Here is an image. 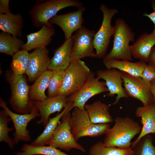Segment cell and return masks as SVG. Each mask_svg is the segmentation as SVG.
<instances>
[{
	"instance_id": "6da1fadb",
	"label": "cell",
	"mask_w": 155,
	"mask_h": 155,
	"mask_svg": "<svg viewBox=\"0 0 155 155\" xmlns=\"http://www.w3.org/2000/svg\"><path fill=\"white\" fill-rule=\"evenodd\" d=\"M113 127L106 131L103 141L106 147H115L121 149L131 148V140L140 133L139 123L128 117H118L114 120Z\"/></svg>"
},
{
	"instance_id": "7a4b0ae2",
	"label": "cell",
	"mask_w": 155,
	"mask_h": 155,
	"mask_svg": "<svg viewBox=\"0 0 155 155\" xmlns=\"http://www.w3.org/2000/svg\"><path fill=\"white\" fill-rule=\"evenodd\" d=\"M113 47L103 61L111 59L132 60L129 43L135 40V34L126 22L119 18L115 21Z\"/></svg>"
},
{
	"instance_id": "3957f363",
	"label": "cell",
	"mask_w": 155,
	"mask_h": 155,
	"mask_svg": "<svg viewBox=\"0 0 155 155\" xmlns=\"http://www.w3.org/2000/svg\"><path fill=\"white\" fill-rule=\"evenodd\" d=\"M11 91L9 103L16 113L20 114L30 113L34 106L33 101L29 93L30 86L23 75L8 72L6 75Z\"/></svg>"
},
{
	"instance_id": "277c9868",
	"label": "cell",
	"mask_w": 155,
	"mask_h": 155,
	"mask_svg": "<svg viewBox=\"0 0 155 155\" xmlns=\"http://www.w3.org/2000/svg\"><path fill=\"white\" fill-rule=\"evenodd\" d=\"M109 124L92 123L86 110L76 107L73 108L69 121L71 131L77 141L84 137H94L105 134L110 128Z\"/></svg>"
},
{
	"instance_id": "5b68a950",
	"label": "cell",
	"mask_w": 155,
	"mask_h": 155,
	"mask_svg": "<svg viewBox=\"0 0 155 155\" xmlns=\"http://www.w3.org/2000/svg\"><path fill=\"white\" fill-rule=\"evenodd\" d=\"M65 72L62 86L58 95L67 97L79 90L94 74L81 60L71 63Z\"/></svg>"
},
{
	"instance_id": "8992f818",
	"label": "cell",
	"mask_w": 155,
	"mask_h": 155,
	"mask_svg": "<svg viewBox=\"0 0 155 155\" xmlns=\"http://www.w3.org/2000/svg\"><path fill=\"white\" fill-rule=\"evenodd\" d=\"M83 3L76 0H50L38 3L29 11L35 26L41 27L49 23V20L60 10L69 7L78 8L82 7Z\"/></svg>"
},
{
	"instance_id": "52a82bcc",
	"label": "cell",
	"mask_w": 155,
	"mask_h": 155,
	"mask_svg": "<svg viewBox=\"0 0 155 155\" xmlns=\"http://www.w3.org/2000/svg\"><path fill=\"white\" fill-rule=\"evenodd\" d=\"M100 9L103 19L100 28L94 35L93 42L95 58L103 59L115 31V26L111 24L112 19L119 11L116 8H109L104 4L100 6Z\"/></svg>"
},
{
	"instance_id": "ba28073f",
	"label": "cell",
	"mask_w": 155,
	"mask_h": 155,
	"mask_svg": "<svg viewBox=\"0 0 155 155\" xmlns=\"http://www.w3.org/2000/svg\"><path fill=\"white\" fill-rule=\"evenodd\" d=\"M69 108L66 111L59 122L51 139L46 145L69 151L72 149L85 153L84 147L75 139L70 130L69 121L71 114Z\"/></svg>"
},
{
	"instance_id": "9c48e42d",
	"label": "cell",
	"mask_w": 155,
	"mask_h": 155,
	"mask_svg": "<svg viewBox=\"0 0 155 155\" xmlns=\"http://www.w3.org/2000/svg\"><path fill=\"white\" fill-rule=\"evenodd\" d=\"M0 106L13 123L15 129L13 140L15 144L18 143L20 141H30L31 138L30 132L27 129L28 125L31 120L40 117L39 113L34 106L30 113L26 114H20L12 112L1 98L0 99Z\"/></svg>"
},
{
	"instance_id": "30bf717a",
	"label": "cell",
	"mask_w": 155,
	"mask_h": 155,
	"mask_svg": "<svg viewBox=\"0 0 155 155\" xmlns=\"http://www.w3.org/2000/svg\"><path fill=\"white\" fill-rule=\"evenodd\" d=\"M95 31L82 26L72 35L71 62L86 57L95 58L93 40Z\"/></svg>"
},
{
	"instance_id": "8fae6325",
	"label": "cell",
	"mask_w": 155,
	"mask_h": 155,
	"mask_svg": "<svg viewBox=\"0 0 155 155\" xmlns=\"http://www.w3.org/2000/svg\"><path fill=\"white\" fill-rule=\"evenodd\" d=\"M121 72L124 88L128 97L139 100L144 106L154 102L150 90V85L146 83L140 77Z\"/></svg>"
},
{
	"instance_id": "7c38bea8",
	"label": "cell",
	"mask_w": 155,
	"mask_h": 155,
	"mask_svg": "<svg viewBox=\"0 0 155 155\" xmlns=\"http://www.w3.org/2000/svg\"><path fill=\"white\" fill-rule=\"evenodd\" d=\"M94 73L89 80L77 92L67 97V102L72 103V108L84 109L86 102L92 97L108 92L105 82L100 81Z\"/></svg>"
},
{
	"instance_id": "4fadbf2b",
	"label": "cell",
	"mask_w": 155,
	"mask_h": 155,
	"mask_svg": "<svg viewBox=\"0 0 155 155\" xmlns=\"http://www.w3.org/2000/svg\"><path fill=\"white\" fill-rule=\"evenodd\" d=\"M85 10V8L82 6L74 11L57 14L49 20V22L59 26L63 32L65 39H67L82 26L84 22L83 14Z\"/></svg>"
},
{
	"instance_id": "5bb4252c",
	"label": "cell",
	"mask_w": 155,
	"mask_h": 155,
	"mask_svg": "<svg viewBox=\"0 0 155 155\" xmlns=\"http://www.w3.org/2000/svg\"><path fill=\"white\" fill-rule=\"evenodd\" d=\"M96 74L100 79L105 81L109 92L106 96L112 97L117 95L115 100L112 105L117 104L121 98H128L122 86L123 81L121 71L115 69H107L97 70Z\"/></svg>"
},
{
	"instance_id": "9a60e30c",
	"label": "cell",
	"mask_w": 155,
	"mask_h": 155,
	"mask_svg": "<svg viewBox=\"0 0 155 155\" xmlns=\"http://www.w3.org/2000/svg\"><path fill=\"white\" fill-rule=\"evenodd\" d=\"M46 48L36 49L29 53V60L25 74L32 82L48 70L50 59Z\"/></svg>"
},
{
	"instance_id": "2e32d148",
	"label": "cell",
	"mask_w": 155,
	"mask_h": 155,
	"mask_svg": "<svg viewBox=\"0 0 155 155\" xmlns=\"http://www.w3.org/2000/svg\"><path fill=\"white\" fill-rule=\"evenodd\" d=\"M67 102V97L61 95L48 97L41 101H33L34 105L38 110L40 117V120L37 123L45 127L50 115L57 112L59 113L64 108Z\"/></svg>"
},
{
	"instance_id": "e0dca14e",
	"label": "cell",
	"mask_w": 155,
	"mask_h": 155,
	"mask_svg": "<svg viewBox=\"0 0 155 155\" xmlns=\"http://www.w3.org/2000/svg\"><path fill=\"white\" fill-rule=\"evenodd\" d=\"M135 115L141 118L142 125L141 131L136 139L131 143L133 149L140 139L150 133L155 134V103L137 107L135 111Z\"/></svg>"
},
{
	"instance_id": "ac0fdd59",
	"label": "cell",
	"mask_w": 155,
	"mask_h": 155,
	"mask_svg": "<svg viewBox=\"0 0 155 155\" xmlns=\"http://www.w3.org/2000/svg\"><path fill=\"white\" fill-rule=\"evenodd\" d=\"M55 33L52 24L49 22L38 31L27 35V42L21 49L28 51L33 49L46 48L52 41Z\"/></svg>"
},
{
	"instance_id": "d6986e66",
	"label": "cell",
	"mask_w": 155,
	"mask_h": 155,
	"mask_svg": "<svg viewBox=\"0 0 155 155\" xmlns=\"http://www.w3.org/2000/svg\"><path fill=\"white\" fill-rule=\"evenodd\" d=\"M155 44V34L153 31L149 34L144 33L142 34L130 46L132 57L148 63L152 49Z\"/></svg>"
},
{
	"instance_id": "ffe728a7",
	"label": "cell",
	"mask_w": 155,
	"mask_h": 155,
	"mask_svg": "<svg viewBox=\"0 0 155 155\" xmlns=\"http://www.w3.org/2000/svg\"><path fill=\"white\" fill-rule=\"evenodd\" d=\"M73 43L72 36L65 39L55 51L50 59L48 69L52 71L65 70L71 63V56Z\"/></svg>"
},
{
	"instance_id": "44dd1931",
	"label": "cell",
	"mask_w": 155,
	"mask_h": 155,
	"mask_svg": "<svg viewBox=\"0 0 155 155\" xmlns=\"http://www.w3.org/2000/svg\"><path fill=\"white\" fill-rule=\"evenodd\" d=\"M85 109L91 121L93 123H109L113 121L109 112V106L100 101L86 104Z\"/></svg>"
},
{
	"instance_id": "7402d4cb",
	"label": "cell",
	"mask_w": 155,
	"mask_h": 155,
	"mask_svg": "<svg viewBox=\"0 0 155 155\" xmlns=\"http://www.w3.org/2000/svg\"><path fill=\"white\" fill-rule=\"evenodd\" d=\"M23 27V20L20 14L0 13V29L2 32L21 37Z\"/></svg>"
},
{
	"instance_id": "603a6c76",
	"label": "cell",
	"mask_w": 155,
	"mask_h": 155,
	"mask_svg": "<svg viewBox=\"0 0 155 155\" xmlns=\"http://www.w3.org/2000/svg\"><path fill=\"white\" fill-rule=\"evenodd\" d=\"M103 62L107 69H115L130 75L140 77L147 64L140 61L132 62L128 61L111 59Z\"/></svg>"
},
{
	"instance_id": "cb8c5ba5",
	"label": "cell",
	"mask_w": 155,
	"mask_h": 155,
	"mask_svg": "<svg viewBox=\"0 0 155 155\" xmlns=\"http://www.w3.org/2000/svg\"><path fill=\"white\" fill-rule=\"evenodd\" d=\"M72 106V104L67 102L63 110L55 116L49 119L42 133L33 141L31 144L35 146L46 145L51 139L59 121L67 109Z\"/></svg>"
},
{
	"instance_id": "d4e9b609",
	"label": "cell",
	"mask_w": 155,
	"mask_h": 155,
	"mask_svg": "<svg viewBox=\"0 0 155 155\" xmlns=\"http://www.w3.org/2000/svg\"><path fill=\"white\" fill-rule=\"evenodd\" d=\"M53 73V71L48 70L38 77L30 86L29 95L32 101H41L48 97L45 92Z\"/></svg>"
},
{
	"instance_id": "484cf974",
	"label": "cell",
	"mask_w": 155,
	"mask_h": 155,
	"mask_svg": "<svg viewBox=\"0 0 155 155\" xmlns=\"http://www.w3.org/2000/svg\"><path fill=\"white\" fill-rule=\"evenodd\" d=\"M21 39L1 32L0 33V53L12 56L24 44Z\"/></svg>"
},
{
	"instance_id": "4316f807",
	"label": "cell",
	"mask_w": 155,
	"mask_h": 155,
	"mask_svg": "<svg viewBox=\"0 0 155 155\" xmlns=\"http://www.w3.org/2000/svg\"><path fill=\"white\" fill-rule=\"evenodd\" d=\"M71 155L61 151L52 146H35L31 144H24L20 152L16 155Z\"/></svg>"
},
{
	"instance_id": "83f0119b",
	"label": "cell",
	"mask_w": 155,
	"mask_h": 155,
	"mask_svg": "<svg viewBox=\"0 0 155 155\" xmlns=\"http://www.w3.org/2000/svg\"><path fill=\"white\" fill-rule=\"evenodd\" d=\"M89 153L90 155H134L131 148L121 149L115 147H106L100 141L91 146Z\"/></svg>"
},
{
	"instance_id": "f1b7e54d",
	"label": "cell",
	"mask_w": 155,
	"mask_h": 155,
	"mask_svg": "<svg viewBox=\"0 0 155 155\" xmlns=\"http://www.w3.org/2000/svg\"><path fill=\"white\" fill-rule=\"evenodd\" d=\"M29 60V53L25 50H20L13 56L10 64L14 74L22 75L25 73Z\"/></svg>"
},
{
	"instance_id": "f546056e",
	"label": "cell",
	"mask_w": 155,
	"mask_h": 155,
	"mask_svg": "<svg viewBox=\"0 0 155 155\" xmlns=\"http://www.w3.org/2000/svg\"><path fill=\"white\" fill-rule=\"evenodd\" d=\"M150 134L142 138L133 148L134 155H155V146Z\"/></svg>"
},
{
	"instance_id": "4dcf8cb0",
	"label": "cell",
	"mask_w": 155,
	"mask_h": 155,
	"mask_svg": "<svg viewBox=\"0 0 155 155\" xmlns=\"http://www.w3.org/2000/svg\"><path fill=\"white\" fill-rule=\"evenodd\" d=\"M11 121L10 118L5 113L3 110L0 112V142H4L12 149H13L15 144L13 140L9 136V133L13 129L9 127V122Z\"/></svg>"
},
{
	"instance_id": "1f68e13d",
	"label": "cell",
	"mask_w": 155,
	"mask_h": 155,
	"mask_svg": "<svg viewBox=\"0 0 155 155\" xmlns=\"http://www.w3.org/2000/svg\"><path fill=\"white\" fill-rule=\"evenodd\" d=\"M65 74V70L53 71L47 88L48 97H52L59 94Z\"/></svg>"
},
{
	"instance_id": "d6a6232c",
	"label": "cell",
	"mask_w": 155,
	"mask_h": 155,
	"mask_svg": "<svg viewBox=\"0 0 155 155\" xmlns=\"http://www.w3.org/2000/svg\"><path fill=\"white\" fill-rule=\"evenodd\" d=\"M141 77L146 83L150 85L152 82L155 80V67L147 64Z\"/></svg>"
},
{
	"instance_id": "836d02e7",
	"label": "cell",
	"mask_w": 155,
	"mask_h": 155,
	"mask_svg": "<svg viewBox=\"0 0 155 155\" xmlns=\"http://www.w3.org/2000/svg\"><path fill=\"white\" fill-rule=\"evenodd\" d=\"M9 0H0V13L8 14L11 13L9 8Z\"/></svg>"
},
{
	"instance_id": "e575fe53",
	"label": "cell",
	"mask_w": 155,
	"mask_h": 155,
	"mask_svg": "<svg viewBox=\"0 0 155 155\" xmlns=\"http://www.w3.org/2000/svg\"><path fill=\"white\" fill-rule=\"evenodd\" d=\"M151 6L153 9V11L152 13L148 14L145 13L143 15L144 16L148 17L153 23L154 24V29L153 32L155 34V1L153 0L151 1Z\"/></svg>"
},
{
	"instance_id": "d590c367",
	"label": "cell",
	"mask_w": 155,
	"mask_h": 155,
	"mask_svg": "<svg viewBox=\"0 0 155 155\" xmlns=\"http://www.w3.org/2000/svg\"><path fill=\"white\" fill-rule=\"evenodd\" d=\"M148 63V64L155 67V46H154L152 49Z\"/></svg>"
},
{
	"instance_id": "8d00e7d4",
	"label": "cell",
	"mask_w": 155,
	"mask_h": 155,
	"mask_svg": "<svg viewBox=\"0 0 155 155\" xmlns=\"http://www.w3.org/2000/svg\"><path fill=\"white\" fill-rule=\"evenodd\" d=\"M150 91L153 97L154 102L155 103V80L150 83Z\"/></svg>"
}]
</instances>
